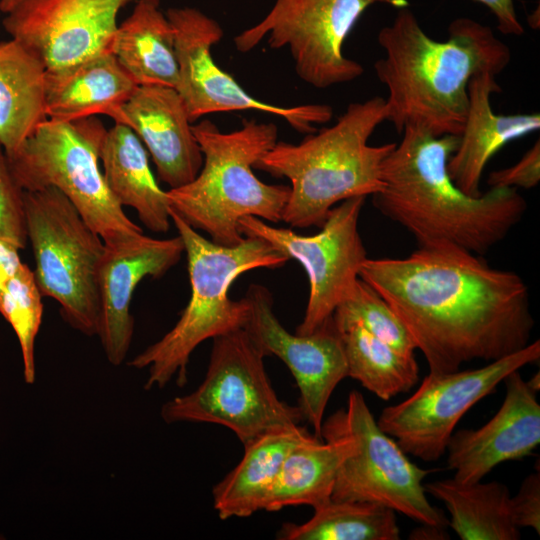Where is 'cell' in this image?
I'll return each mask as SVG.
<instances>
[{"label":"cell","instance_id":"1","mask_svg":"<svg viewBox=\"0 0 540 540\" xmlns=\"http://www.w3.org/2000/svg\"><path fill=\"white\" fill-rule=\"evenodd\" d=\"M359 277L393 308L431 374L491 362L530 343L529 288L514 271L440 244L402 258H367Z\"/></svg>","mask_w":540,"mask_h":540},{"label":"cell","instance_id":"2","mask_svg":"<svg viewBox=\"0 0 540 540\" xmlns=\"http://www.w3.org/2000/svg\"><path fill=\"white\" fill-rule=\"evenodd\" d=\"M377 40L385 53L374 71L388 91L386 121L400 134L414 126L435 137L460 136L470 79L483 72L497 76L511 60L509 47L489 26L457 18L448 26V38L437 41L406 7L381 28Z\"/></svg>","mask_w":540,"mask_h":540},{"label":"cell","instance_id":"3","mask_svg":"<svg viewBox=\"0 0 540 540\" xmlns=\"http://www.w3.org/2000/svg\"><path fill=\"white\" fill-rule=\"evenodd\" d=\"M383 162L374 207L411 233L418 247L448 244L483 255L521 221L527 203L515 188L491 187L478 197L459 189L447 163L459 136L435 137L408 126Z\"/></svg>","mask_w":540,"mask_h":540},{"label":"cell","instance_id":"4","mask_svg":"<svg viewBox=\"0 0 540 540\" xmlns=\"http://www.w3.org/2000/svg\"><path fill=\"white\" fill-rule=\"evenodd\" d=\"M386 116L380 96L353 102L332 126L307 134L298 144L277 141L256 162L254 168L290 181L282 221L321 228L338 203L383 188V162L396 143L373 146L369 139Z\"/></svg>","mask_w":540,"mask_h":540},{"label":"cell","instance_id":"5","mask_svg":"<svg viewBox=\"0 0 540 540\" xmlns=\"http://www.w3.org/2000/svg\"><path fill=\"white\" fill-rule=\"evenodd\" d=\"M169 213L184 244L191 295L173 328L129 362L133 368L147 369L146 390L163 388L175 375L177 384L183 386L187 381V364L198 345L244 327L246 303L243 298L235 301L228 295L241 274L258 268H280L290 260L257 237H245L234 246L218 245L171 208Z\"/></svg>","mask_w":540,"mask_h":540},{"label":"cell","instance_id":"6","mask_svg":"<svg viewBox=\"0 0 540 540\" xmlns=\"http://www.w3.org/2000/svg\"><path fill=\"white\" fill-rule=\"evenodd\" d=\"M203 154L202 167L191 182L166 191L170 208L218 245L244 240L239 220L254 216L282 221L290 186L266 184L253 172L256 162L278 141L272 122L243 120L240 129L221 132L209 119L192 124Z\"/></svg>","mask_w":540,"mask_h":540},{"label":"cell","instance_id":"7","mask_svg":"<svg viewBox=\"0 0 540 540\" xmlns=\"http://www.w3.org/2000/svg\"><path fill=\"white\" fill-rule=\"evenodd\" d=\"M95 116L48 118L11 154H5L23 191L60 190L104 243L143 233L109 191L98 165L106 134Z\"/></svg>","mask_w":540,"mask_h":540},{"label":"cell","instance_id":"8","mask_svg":"<svg viewBox=\"0 0 540 540\" xmlns=\"http://www.w3.org/2000/svg\"><path fill=\"white\" fill-rule=\"evenodd\" d=\"M265 357L243 327L213 338L203 381L191 393L165 402L162 419L168 424L222 425L242 444L269 430L301 424L300 408L282 401L274 391Z\"/></svg>","mask_w":540,"mask_h":540},{"label":"cell","instance_id":"9","mask_svg":"<svg viewBox=\"0 0 540 540\" xmlns=\"http://www.w3.org/2000/svg\"><path fill=\"white\" fill-rule=\"evenodd\" d=\"M23 205L41 295L57 301L74 329L98 335L103 240L55 187L24 191Z\"/></svg>","mask_w":540,"mask_h":540},{"label":"cell","instance_id":"10","mask_svg":"<svg viewBox=\"0 0 540 540\" xmlns=\"http://www.w3.org/2000/svg\"><path fill=\"white\" fill-rule=\"evenodd\" d=\"M407 7V0H275L267 15L234 37L241 53L263 39L270 48L288 47L297 75L325 89L359 78L363 66L343 53L344 42L370 6Z\"/></svg>","mask_w":540,"mask_h":540},{"label":"cell","instance_id":"11","mask_svg":"<svg viewBox=\"0 0 540 540\" xmlns=\"http://www.w3.org/2000/svg\"><path fill=\"white\" fill-rule=\"evenodd\" d=\"M323 422L357 443L356 451L337 472L331 500L375 503L420 524L448 526V519L429 502L424 489L423 480L433 471L411 462L395 439L380 429L360 392L351 391L346 409Z\"/></svg>","mask_w":540,"mask_h":540},{"label":"cell","instance_id":"12","mask_svg":"<svg viewBox=\"0 0 540 540\" xmlns=\"http://www.w3.org/2000/svg\"><path fill=\"white\" fill-rule=\"evenodd\" d=\"M540 358L536 340L521 350L472 370L429 373L404 401L385 407L377 421L402 450L426 462L437 461L460 419L512 372Z\"/></svg>","mask_w":540,"mask_h":540},{"label":"cell","instance_id":"13","mask_svg":"<svg viewBox=\"0 0 540 540\" xmlns=\"http://www.w3.org/2000/svg\"><path fill=\"white\" fill-rule=\"evenodd\" d=\"M365 200L366 197L357 196L338 203L320 231L310 236L274 227L254 216L239 220L244 237L268 241L306 271L309 296L296 333L309 334L328 321L360 278V269L368 258L358 229Z\"/></svg>","mask_w":540,"mask_h":540},{"label":"cell","instance_id":"14","mask_svg":"<svg viewBox=\"0 0 540 540\" xmlns=\"http://www.w3.org/2000/svg\"><path fill=\"white\" fill-rule=\"evenodd\" d=\"M165 14L175 37V89L191 123L211 113L254 110L273 114L297 132L310 134L317 131L316 125L332 119L333 109L327 104L283 107L252 97L211 55V48L223 38V29L215 19L193 7L169 8Z\"/></svg>","mask_w":540,"mask_h":540},{"label":"cell","instance_id":"15","mask_svg":"<svg viewBox=\"0 0 540 540\" xmlns=\"http://www.w3.org/2000/svg\"><path fill=\"white\" fill-rule=\"evenodd\" d=\"M247 306L244 327L266 356L280 358L291 371L299 389V405L313 434L322 439L321 428L329 399L348 377L344 347L332 317L309 334H292L275 316L270 291L252 284L243 297Z\"/></svg>","mask_w":540,"mask_h":540},{"label":"cell","instance_id":"16","mask_svg":"<svg viewBox=\"0 0 540 540\" xmlns=\"http://www.w3.org/2000/svg\"><path fill=\"white\" fill-rule=\"evenodd\" d=\"M131 1L24 0L2 24L50 70L111 51L117 15Z\"/></svg>","mask_w":540,"mask_h":540},{"label":"cell","instance_id":"17","mask_svg":"<svg viewBox=\"0 0 540 540\" xmlns=\"http://www.w3.org/2000/svg\"><path fill=\"white\" fill-rule=\"evenodd\" d=\"M184 244L178 235L155 239L143 233L104 243L99 268L100 316L98 335L107 360L123 363L134 333L130 303L137 285L159 278L178 263Z\"/></svg>","mask_w":540,"mask_h":540},{"label":"cell","instance_id":"18","mask_svg":"<svg viewBox=\"0 0 540 540\" xmlns=\"http://www.w3.org/2000/svg\"><path fill=\"white\" fill-rule=\"evenodd\" d=\"M504 382L506 394L495 415L478 429L454 431L448 441L447 467L459 482L481 481L499 464L531 455L540 443L538 391L519 370Z\"/></svg>","mask_w":540,"mask_h":540},{"label":"cell","instance_id":"19","mask_svg":"<svg viewBox=\"0 0 540 540\" xmlns=\"http://www.w3.org/2000/svg\"><path fill=\"white\" fill-rule=\"evenodd\" d=\"M121 110L122 124L129 126L146 146L160 180L169 189L195 179L203 154L175 88L137 86Z\"/></svg>","mask_w":540,"mask_h":540},{"label":"cell","instance_id":"20","mask_svg":"<svg viewBox=\"0 0 540 540\" xmlns=\"http://www.w3.org/2000/svg\"><path fill=\"white\" fill-rule=\"evenodd\" d=\"M501 92L496 75L483 72L468 83V110L459 144L450 156L447 171L454 184L472 197L482 194L483 171L508 142L538 131L539 113L502 115L493 112L491 95Z\"/></svg>","mask_w":540,"mask_h":540},{"label":"cell","instance_id":"21","mask_svg":"<svg viewBox=\"0 0 540 540\" xmlns=\"http://www.w3.org/2000/svg\"><path fill=\"white\" fill-rule=\"evenodd\" d=\"M137 84L111 51L46 70L45 101L48 118L75 121L103 114L123 123L122 106Z\"/></svg>","mask_w":540,"mask_h":540},{"label":"cell","instance_id":"22","mask_svg":"<svg viewBox=\"0 0 540 540\" xmlns=\"http://www.w3.org/2000/svg\"><path fill=\"white\" fill-rule=\"evenodd\" d=\"M321 437L296 446L285 458L268 490L261 510L278 511L288 506L314 508L331 500L342 462L357 449L355 439L322 423Z\"/></svg>","mask_w":540,"mask_h":540},{"label":"cell","instance_id":"23","mask_svg":"<svg viewBox=\"0 0 540 540\" xmlns=\"http://www.w3.org/2000/svg\"><path fill=\"white\" fill-rule=\"evenodd\" d=\"M315 437L297 424L269 430L243 444L240 462L212 490L219 518L248 517L260 511L285 458L296 446Z\"/></svg>","mask_w":540,"mask_h":540},{"label":"cell","instance_id":"24","mask_svg":"<svg viewBox=\"0 0 540 540\" xmlns=\"http://www.w3.org/2000/svg\"><path fill=\"white\" fill-rule=\"evenodd\" d=\"M105 183L123 207L137 212L149 230L165 233L170 228V205L166 191L156 182L146 149L127 125L115 123L106 131L99 152Z\"/></svg>","mask_w":540,"mask_h":540},{"label":"cell","instance_id":"25","mask_svg":"<svg viewBox=\"0 0 540 540\" xmlns=\"http://www.w3.org/2000/svg\"><path fill=\"white\" fill-rule=\"evenodd\" d=\"M111 52L138 86L176 88L178 64L173 27L160 0H138L117 26Z\"/></svg>","mask_w":540,"mask_h":540},{"label":"cell","instance_id":"26","mask_svg":"<svg viewBox=\"0 0 540 540\" xmlns=\"http://www.w3.org/2000/svg\"><path fill=\"white\" fill-rule=\"evenodd\" d=\"M42 62L12 39L0 42V145L11 154L48 119Z\"/></svg>","mask_w":540,"mask_h":540},{"label":"cell","instance_id":"27","mask_svg":"<svg viewBox=\"0 0 540 540\" xmlns=\"http://www.w3.org/2000/svg\"><path fill=\"white\" fill-rule=\"evenodd\" d=\"M426 493L440 500L450 514L448 525L462 540H517L511 495L506 485L491 481L462 483L454 478L424 484Z\"/></svg>","mask_w":540,"mask_h":540},{"label":"cell","instance_id":"28","mask_svg":"<svg viewBox=\"0 0 540 540\" xmlns=\"http://www.w3.org/2000/svg\"><path fill=\"white\" fill-rule=\"evenodd\" d=\"M348 366V377L382 400L410 391L419 380L415 356H406L379 340L358 322L332 315Z\"/></svg>","mask_w":540,"mask_h":540},{"label":"cell","instance_id":"29","mask_svg":"<svg viewBox=\"0 0 540 540\" xmlns=\"http://www.w3.org/2000/svg\"><path fill=\"white\" fill-rule=\"evenodd\" d=\"M280 540H398L396 512L383 505L330 500L302 524L285 523Z\"/></svg>","mask_w":540,"mask_h":540},{"label":"cell","instance_id":"30","mask_svg":"<svg viewBox=\"0 0 540 540\" xmlns=\"http://www.w3.org/2000/svg\"><path fill=\"white\" fill-rule=\"evenodd\" d=\"M34 272L22 264L0 295V313L9 322L18 338L25 382L36 378L35 340L41 325L43 303Z\"/></svg>","mask_w":540,"mask_h":540},{"label":"cell","instance_id":"31","mask_svg":"<svg viewBox=\"0 0 540 540\" xmlns=\"http://www.w3.org/2000/svg\"><path fill=\"white\" fill-rule=\"evenodd\" d=\"M333 315L358 322L401 354L414 356L416 345L402 320L388 302L361 278Z\"/></svg>","mask_w":540,"mask_h":540},{"label":"cell","instance_id":"32","mask_svg":"<svg viewBox=\"0 0 540 540\" xmlns=\"http://www.w3.org/2000/svg\"><path fill=\"white\" fill-rule=\"evenodd\" d=\"M23 193L0 145V237L19 249L24 248L27 239Z\"/></svg>","mask_w":540,"mask_h":540},{"label":"cell","instance_id":"33","mask_svg":"<svg viewBox=\"0 0 540 540\" xmlns=\"http://www.w3.org/2000/svg\"><path fill=\"white\" fill-rule=\"evenodd\" d=\"M540 181V141L533 146L513 166L490 173L489 187L531 189Z\"/></svg>","mask_w":540,"mask_h":540},{"label":"cell","instance_id":"34","mask_svg":"<svg viewBox=\"0 0 540 540\" xmlns=\"http://www.w3.org/2000/svg\"><path fill=\"white\" fill-rule=\"evenodd\" d=\"M511 513L518 528H532L540 534V473L529 474L511 496Z\"/></svg>","mask_w":540,"mask_h":540},{"label":"cell","instance_id":"35","mask_svg":"<svg viewBox=\"0 0 540 540\" xmlns=\"http://www.w3.org/2000/svg\"><path fill=\"white\" fill-rule=\"evenodd\" d=\"M494 14L497 28L502 34L521 36L524 28L516 15L514 0H475Z\"/></svg>","mask_w":540,"mask_h":540},{"label":"cell","instance_id":"36","mask_svg":"<svg viewBox=\"0 0 540 540\" xmlns=\"http://www.w3.org/2000/svg\"><path fill=\"white\" fill-rule=\"evenodd\" d=\"M19 250L17 246L0 237V295L23 264L18 254Z\"/></svg>","mask_w":540,"mask_h":540},{"label":"cell","instance_id":"37","mask_svg":"<svg viewBox=\"0 0 540 540\" xmlns=\"http://www.w3.org/2000/svg\"><path fill=\"white\" fill-rule=\"evenodd\" d=\"M410 539L420 540H435V539H447L449 538L445 533V528L421 524L420 527L415 528L410 536Z\"/></svg>","mask_w":540,"mask_h":540},{"label":"cell","instance_id":"38","mask_svg":"<svg viewBox=\"0 0 540 540\" xmlns=\"http://www.w3.org/2000/svg\"><path fill=\"white\" fill-rule=\"evenodd\" d=\"M22 1L24 0H0V11L6 14Z\"/></svg>","mask_w":540,"mask_h":540},{"label":"cell","instance_id":"39","mask_svg":"<svg viewBox=\"0 0 540 540\" xmlns=\"http://www.w3.org/2000/svg\"><path fill=\"white\" fill-rule=\"evenodd\" d=\"M528 383L537 391H539L540 388V377L539 373L535 374L530 380H528Z\"/></svg>","mask_w":540,"mask_h":540}]
</instances>
